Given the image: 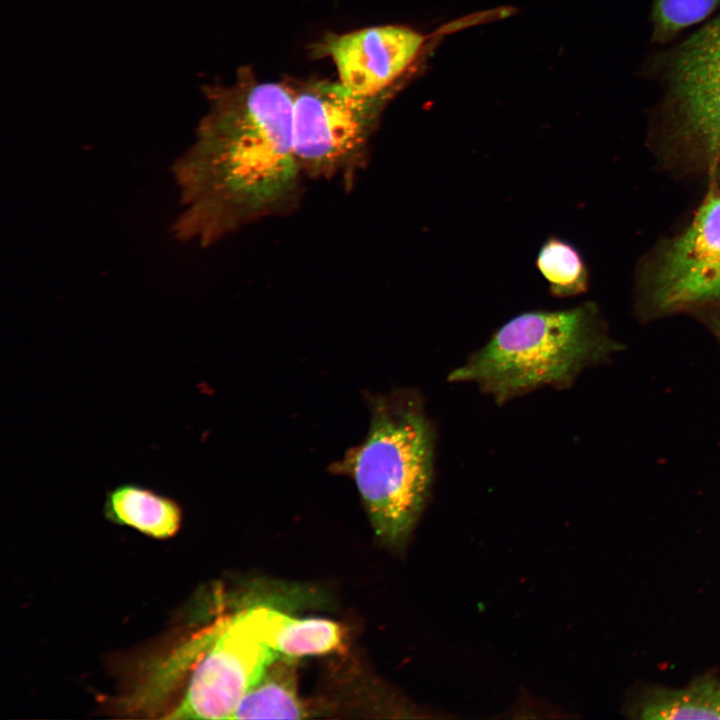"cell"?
I'll list each match as a JSON object with an SVG mask.
<instances>
[{
	"mask_svg": "<svg viewBox=\"0 0 720 720\" xmlns=\"http://www.w3.org/2000/svg\"><path fill=\"white\" fill-rule=\"evenodd\" d=\"M654 300L662 310L720 300V190L712 187L658 270Z\"/></svg>",
	"mask_w": 720,
	"mask_h": 720,
	"instance_id": "52a82bcc",
	"label": "cell"
},
{
	"mask_svg": "<svg viewBox=\"0 0 720 720\" xmlns=\"http://www.w3.org/2000/svg\"><path fill=\"white\" fill-rule=\"evenodd\" d=\"M251 633L280 655L298 658L335 650L342 641L338 624L327 619H298L257 606L239 612Z\"/></svg>",
	"mask_w": 720,
	"mask_h": 720,
	"instance_id": "9c48e42d",
	"label": "cell"
},
{
	"mask_svg": "<svg viewBox=\"0 0 720 720\" xmlns=\"http://www.w3.org/2000/svg\"><path fill=\"white\" fill-rule=\"evenodd\" d=\"M207 96L196 141L172 168L185 206L173 234L202 245L287 211L303 175L293 150L292 88L245 69Z\"/></svg>",
	"mask_w": 720,
	"mask_h": 720,
	"instance_id": "6da1fadb",
	"label": "cell"
},
{
	"mask_svg": "<svg viewBox=\"0 0 720 720\" xmlns=\"http://www.w3.org/2000/svg\"><path fill=\"white\" fill-rule=\"evenodd\" d=\"M719 5L720 0H656L652 13L654 38L665 41L673 37L704 20Z\"/></svg>",
	"mask_w": 720,
	"mask_h": 720,
	"instance_id": "5bb4252c",
	"label": "cell"
},
{
	"mask_svg": "<svg viewBox=\"0 0 720 720\" xmlns=\"http://www.w3.org/2000/svg\"><path fill=\"white\" fill-rule=\"evenodd\" d=\"M278 655L257 639L239 613L215 621L175 647L149 673L140 703H175L162 718L231 719L245 693Z\"/></svg>",
	"mask_w": 720,
	"mask_h": 720,
	"instance_id": "277c9868",
	"label": "cell"
},
{
	"mask_svg": "<svg viewBox=\"0 0 720 720\" xmlns=\"http://www.w3.org/2000/svg\"><path fill=\"white\" fill-rule=\"evenodd\" d=\"M105 517L157 539L174 536L182 523L180 505L152 489L124 483L111 489L104 503Z\"/></svg>",
	"mask_w": 720,
	"mask_h": 720,
	"instance_id": "30bf717a",
	"label": "cell"
},
{
	"mask_svg": "<svg viewBox=\"0 0 720 720\" xmlns=\"http://www.w3.org/2000/svg\"><path fill=\"white\" fill-rule=\"evenodd\" d=\"M434 431L415 394L397 392L372 401L364 441L344 461L376 535L390 545L409 536L428 497Z\"/></svg>",
	"mask_w": 720,
	"mask_h": 720,
	"instance_id": "3957f363",
	"label": "cell"
},
{
	"mask_svg": "<svg viewBox=\"0 0 720 720\" xmlns=\"http://www.w3.org/2000/svg\"><path fill=\"white\" fill-rule=\"evenodd\" d=\"M713 329L716 332V334L720 337V314L715 316L713 319Z\"/></svg>",
	"mask_w": 720,
	"mask_h": 720,
	"instance_id": "9a60e30c",
	"label": "cell"
},
{
	"mask_svg": "<svg viewBox=\"0 0 720 720\" xmlns=\"http://www.w3.org/2000/svg\"><path fill=\"white\" fill-rule=\"evenodd\" d=\"M668 98L681 131L709 152H720V14L676 51Z\"/></svg>",
	"mask_w": 720,
	"mask_h": 720,
	"instance_id": "8992f818",
	"label": "cell"
},
{
	"mask_svg": "<svg viewBox=\"0 0 720 720\" xmlns=\"http://www.w3.org/2000/svg\"><path fill=\"white\" fill-rule=\"evenodd\" d=\"M536 267L553 297L577 296L588 288V270L581 254L559 237L549 236L544 241L537 253Z\"/></svg>",
	"mask_w": 720,
	"mask_h": 720,
	"instance_id": "4fadbf2b",
	"label": "cell"
},
{
	"mask_svg": "<svg viewBox=\"0 0 720 720\" xmlns=\"http://www.w3.org/2000/svg\"><path fill=\"white\" fill-rule=\"evenodd\" d=\"M391 91L362 97L329 81L293 89V150L302 174L328 179L360 168Z\"/></svg>",
	"mask_w": 720,
	"mask_h": 720,
	"instance_id": "5b68a950",
	"label": "cell"
},
{
	"mask_svg": "<svg viewBox=\"0 0 720 720\" xmlns=\"http://www.w3.org/2000/svg\"><path fill=\"white\" fill-rule=\"evenodd\" d=\"M611 349L591 304L527 311L502 325L448 380L476 384L503 404L543 386L567 388Z\"/></svg>",
	"mask_w": 720,
	"mask_h": 720,
	"instance_id": "7a4b0ae2",
	"label": "cell"
},
{
	"mask_svg": "<svg viewBox=\"0 0 720 720\" xmlns=\"http://www.w3.org/2000/svg\"><path fill=\"white\" fill-rule=\"evenodd\" d=\"M638 717L660 719H720V680L703 676L679 688H658L640 702Z\"/></svg>",
	"mask_w": 720,
	"mask_h": 720,
	"instance_id": "7c38bea8",
	"label": "cell"
},
{
	"mask_svg": "<svg viewBox=\"0 0 720 720\" xmlns=\"http://www.w3.org/2000/svg\"><path fill=\"white\" fill-rule=\"evenodd\" d=\"M306 714L297 689V658L278 655L242 697L231 719H301Z\"/></svg>",
	"mask_w": 720,
	"mask_h": 720,
	"instance_id": "8fae6325",
	"label": "cell"
},
{
	"mask_svg": "<svg viewBox=\"0 0 720 720\" xmlns=\"http://www.w3.org/2000/svg\"><path fill=\"white\" fill-rule=\"evenodd\" d=\"M424 37L404 26L385 25L329 34L316 48L334 62L339 82L352 94L374 97L393 83L419 53Z\"/></svg>",
	"mask_w": 720,
	"mask_h": 720,
	"instance_id": "ba28073f",
	"label": "cell"
}]
</instances>
